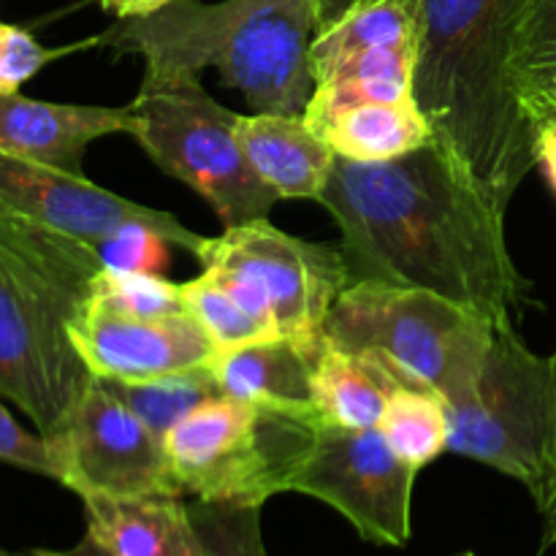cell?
<instances>
[{
	"label": "cell",
	"mask_w": 556,
	"mask_h": 556,
	"mask_svg": "<svg viewBox=\"0 0 556 556\" xmlns=\"http://www.w3.org/2000/svg\"><path fill=\"white\" fill-rule=\"evenodd\" d=\"M497 326L432 291L389 282H351L331 307L324 340L389 358L410 383L445 405L459 400L481 369Z\"/></svg>",
	"instance_id": "4"
},
{
	"label": "cell",
	"mask_w": 556,
	"mask_h": 556,
	"mask_svg": "<svg viewBox=\"0 0 556 556\" xmlns=\"http://www.w3.org/2000/svg\"><path fill=\"white\" fill-rule=\"evenodd\" d=\"M318 351L320 348L313 351L286 337H269V340L250 342L233 351L215 353L210 358V367L220 383L223 396L324 427L313 402V372Z\"/></svg>",
	"instance_id": "15"
},
{
	"label": "cell",
	"mask_w": 556,
	"mask_h": 556,
	"mask_svg": "<svg viewBox=\"0 0 556 556\" xmlns=\"http://www.w3.org/2000/svg\"><path fill=\"white\" fill-rule=\"evenodd\" d=\"M510 76L532 128L556 123V0H514Z\"/></svg>",
	"instance_id": "21"
},
{
	"label": "cell",
	"mask_w": 556,
	"mask_h": 556,
	"mask_svg": "<svg viewBox=\"0 0 556 556\" xmlns=\"http://www.w3.org/2000/svg\"><path fill=\"white\" fill-rule=\"evenodd\" d=\"M0 556H9V554H0Z\"/></svg>",
	"instance_id": "37"
},
{
	"label": "cell",
	"mask_w": 556,
	"mask_h": 556,
	"mask_svg": "<svg viewBox=\"0 0 556 556\" xmlns=\"http://www.w3.org/2000/svg\"><path fill=\"white\" fill-rule=\"evenodd\" d=\"M462 556H476V554H462Z\"/></svg>",
	"instance_id": "36"
},
{
	"label": "cell",
	"mask_w": 556,
	"mask_h": 556,
	"mask_svg": "<svg viewBox=\"0 0 556 556\" xmlns=\"http://www.w3.org/2000/svg\"><path fill=\"white\" fill-rule=\"evenodd\" d=\"M237 139L253 172L277 199L320 201L337 152L304 123V117L239 114Z\"/></svg>",
	"instance_id": "16"
},
{
	"label": "cell",
	"mask_w": 556,
	"mask_h": 556,
	"mask_svg": "<svg viewBox=\"0 0 556 556\" xmlns=\"http://www.w3.org/2000/svg\"><path fill=\"white\" fill-rule=\"evenodd\" d=\"M128 106L125 134L152 163L201 195L223 228L264 220L277 195L261 182L237 139V112L220 106L199 76H147Z\"/></svg>",
	"instance_id": "5"
},
{
	"label": "cell",
	"mask_w": 556,
	"mask_h": 556,
	"mask_svg": "<svg viewBox=\"0 0 556 556\" xmlns=\"http://www.w3.org/2000/svg\"><path fill=\"white\" fill-rule=\"evenodd\" d=\"M25 556H114V554H109L106 548H103L101 543H98L96 538H92L90 532H87V535L81 538V541L76 543V546L65 548V552H30V554H25Z\"/></svg>",
	"instance_id": "34"
},
{
	"label": "cell",
	"mask_w": 556,
	"mask_h": 556,
	"mask_svg": "<svg viewBox=\"0 0 556 556\" xmlns=\"http://www.w3.org/2000/svg\"><path fill=\"white\" fill-rule=\"evenodd\" d=\"M114 396L161 440L204 402L223 396L210 362L150 380H103Z\"/></svg>",
	"instance_id": "23"
},
{
	"label": "cell",
	"mask_w": 556,
	"mask_h": 556,
	"mask_svg": "<svg viewBox=\"0 0 556 556\" xmlns=\"http://www.w3.org/2000/svg\"><path fill=\"white\" fill-rule=\"evenodd\" d=\"M416 472V467L394 454L380 429L324 424L307 459L293 476L291 492L331 505L364 541L400 548L413 535Z\"/></svg>",
	"instance_id": "11"
},
{
	"label": "cell",
	"mask_w": 556,
	"mask_h": 556,
	"mask_svg": "<svg viewBox=\"0 0 556 556\" xmlns=\"http://www.w3.org/2000/svg\"><path fill=\"white\" fill-rule=\"evenodd\" d=\"M0 462L11 467H22L27 472H36V476L52 478V481L58 476L47 438L22 429L14 421V416L5 410L3 396H0Z\"/></svg>",
	"instance_id": "30"
},
{
	"label": "cell",
	"mask_w": 556,
	"mask_h": 556,
	"mask_svg": "<svg viewBox=\"0 0 556 556\" xmlns=\"http://www.w3.org/2000/svg\"><path fill=\"white\" fill-rule=\"evenodd\" d=\"M199 264L215 271L271 334L313 351L324 340L331 307L351 286L340 244L291 237L266 217L223 228L220 237L206 239Z\"/></svg>",
	"instance_id": "7"
},
{
	"label": "cell",
	"mask_w": 556,
	"mask_h": 556,
	"mask_svg": "<svg viewBox=\"0 0 556 556\" xmlns=\"http://www.w3.org/2000/svg\"><path fill=\"white\" fill-rule=\"evenodd\" d=\"M128 106L49 103L22 92L0 96V152L85 177L87 147L109 134H125Z\"/></svg>",
	"instance_id": "14"
},
{
	"label": "cell",
	"mask_w": 556,
	"mask_h": 556,
	"mask_svg": "<svg viewBox=\"0 0 556 556\" xmlns=\"http://www.w3.org/2000/svg\"><path fill=\"white\" fill-rule=\"evenodd\" d=\"M182 296L185 309L206 331V337L215 345V353L233 351V348L275 337L242 307V302L233 296L231 288L215 271L204 269L201 277L182 282Z\"/></svg>",
	"instance_id": "25"
},
{
	"label": "cell",
	"mask_w": 556,
	"mask_h": 556,
	"mask_svg": "<svg viewBox=\"0 0 556 556\" xmlns=\"http://www.w3.org/2000/svg\"><path fill=\"white\" fill-rule=\"evenodd\" d=\"M362 3V0H318V9H320V27L331 25L334 20H340L351 5Z\"/></svg>",
	"instance_id": "35"
},
{
	"label": "cell",
	"mask_w": 556,
	"mask_h": 556,
	"mask_svg": "<svg viewBox=\"0 0 556 556\" xmlns=\"http://www.w3.org/2000/svg\"><path fill=\"white\" fill-rule=\"evenodd\" d=\"M54 481L81 497H182L166 440L139 421L101 378L87 380L63 427L47 438Z\"/></svg>",
	"instance_id": "10"
},
{
	"label": "cell",
	"mask_w": 556,
	"mask_h": 556,
	"mask_svg": "<svg viewBox=\"0 0 556 556\" xmlns=\"http://www.w3.org/2000/svg\"><path fill=\"white\" fill-rule=\"evenodd\" d=\"M76 353L101 380H150L199 367L215 356V345L190 315L134 318L101 307H81L68 320Z\"/></svg>",
	"instance_id": "13"
},
{
	"label": "cell",
	"mask_w": 556,
	"mask_h": 556,
	"mask_svg": "<svg viewBox=\"0 0 556 556\" xmlns=\"http://www.w3.org/2000/svg\"><path fill=\"white\" fill-rule=\"evenodd\" d=\"M416 9L413 0H362L351 5L340 20L320 27L309 47L313 79L353 52L375 47L416 43Z\"/></svg>",
	"instance_id": "22"
},
{
	"label": "cell",
	"mask_w": 556,
	"mask_h": 556,
	"mask_svg": "<svg viewBox=\"0 0 556 556\" xmlns=\"http://www.w3.org/2000/svg\"><path fill=\"white\" fill-rule=\"evenodd\" d=\"M402 386L416 383L380 353L345 351L320 340L313 372V402L320 421L329 427L378 429L391 394Z\"/></svg>",
	"instance_id": "18"
},
{
	"label": "cell",
	"mask_w": 556,
	"mask_h": 556,
	"mask_svg": "<svg viewBox=\"0 0 556 556\" xmlns=\"http://www.w3.org/2000/svg\"><path fill=\"white\" fill-rule=\"evenodd\" d=\"M304 123L348 161L380 163L407 155L427 141L432 130L416 101H362L331 112H304Z\"/></svg>",
	"instance_id": "20"
},
{
	"label": "cell",
	"mask_w": 556,
	"mask_h": 556,
	"mask_svg": "<svg viewBox=\"0 0 556 556\" xmlns=\"http://www.w3.org/2000/svg\"><path fill=\"white\" fill-rule=\"evenodd\" d=\"M413 101L434 144L505 215L538 166V130L510 76L514 0H413Z\"/></svg>",
	"instance_id": "2"
},
{
	"label": "cell",
	"mask_w": 556,
	"mask_h": 556,
	"mask_svg": "<svg viewBox=\"0 0 556 556\" xmlns=\"http://www.w3.org/2000/svg\"><path fill=\"white\" fill-rule=\"evenodd\" d=\"M172 3H177V0H101L103 9L112 11L117 20H123V16L155 14V11L166 9V5Z\"/></svg>",
	"instance_id": "33"
},
{
	"label": "cell",
	"mask_w": 556,
	"mask_h": 556,
	"mask_svg": "<svg viewBox=\"0 0 556 556\" xmlns=\"http://www.w3.org/2000/svg\"><path fill=\"white\" fill-rule=\"evenodd\" d=\"M85 307L112 309L134 318H174L188 315L182 286L163 280L155 271L103 269Z\"/></svg>",
	"instance_id": "26"
},
{
	"label": "cell",
	"mask_w": 556,
	"mask_h": 556,
	"mask_svg": "<svg viewBox=\"0 0 556 556\" xmlns=\"http://www.w3.org/2000/svg\"><path fill=\"white\" fill-rule=\"evenodd\" d=\"M0 250L52 293L68 320L85 307L98 275L106 269L92 242L54 231L3 206H0Z\"/></svg>",
	"instance_id": "17"
},
{
	"label": "cell",
	"mask_w": 556,
	"mask_h": 556,
	"mask_svg": "<svg viewBox=\"0 0 556 556\" xmlns=\"http://www.w3.org/2000/svg\"><path fill=\"white\" fill-rule=\"evenodd\" d=\"M261 508L264 505L204 503L188 505L201 556H266L261 538Z\"/></svg>",
	"instance_id": "27"
},
{
	"label": "cell",
	"mask_w": 556,
	"mask_h": 556,
	"mask_svg": "<svg viewBox=\"0 0 556 556\" xmlns=\"http://www.w3.org/2000/svg\"><path fill=\"white\" fill-rule=\"evenodd\" d=\"M320 204L340 226L351 282L432 291L494 326H516L530 304L505 215L434 141L380 163L334 155Z\"/></svg>",
	"instance_id": "1"
},
{
	"label": "cell",
	"mask_w": 556,
	"mask_h": 556,
	"mask_svg": "<svg viewBox=\"0 0 556 556\" xmlns=\"http://www.w3.org/2000/svg\"><path fill=\"white\" fill-rule=\"evenodd\" d=\"M535 155H538V166L546 172L548 182H552L556 190V123H548L543 125V128H538Z\"/></svg>",
	"instance_id": "32"
},
{
	"label": "cell",
	"mask_w": 556,
	"mask_h": 556,
	"mask_svg": "<svg viewBox=\"0 0 556 556\" xmlns=\"http://www.w3.org/2000/svg\"><path fill=\"white\" fill-rule=\"evenodd\" d=\"M87 532L114 556H201L182 497H81Z\"/></svg>",
	"instance_id": "19"
},
{
	"label": "cell",
	"mask_w": 556,
	"mask_h": 556,
	"mask_svg": "<svg viewBox=\"0 0 556 556\" xmlns=\"http://www.w3.org/2000/svg\"><path fill=\"white\" fill-rule=\"evenodd\" d=\"M535 505L543 516L541 554H546L556 546V351L552 356V438H548L546 476H543V489L535 497Z\"/></svg>",
	"instance_id": "31"
},
{
	"label": "cell",
	"mask_w": 556,
	"mask_h": 556,
	"mask_svg": "<svg viewBox=\"0 0 556 556\" xmlns=\"http://www.w3.org/2000/svg\"><path fill=\"white\" fill-rule=\"evenodd\" d=\"M378 429L400 459L421 470L448 451V405L434 391L402 386L391 394Z\"/></svg>",
	"instance_id": "24"
},
{
	"label": "cell",
	"mask_w": 556,
	"mask_h": 556,
	"mask_svg": "<svg viewBox=\"0 0 556 556\" xmlns=\"http://www.w3.org/2000/svg\"><path fill=\"white\" fill-rule=\"evenodd\" d=\"M318 429L286 413L217 396L166 434V451L179 486L193 500L264 505L291 492Z\"/></svg>",
	"instance_id": "6"
},
{
	"label": "cell",
	"mask_w": 556,
	"mask_h": 556,
	"mask_svg": "<svg viewBox=\"0 0 556 556\" xmlns=\"http://www.w3.org/2000/svg\"><path fill=\"white\" fill-rule=\"evenodd\" d=\"M0 206L92 244L130 226L152 228L157 237L195 258L206 244V237L185 228L172 212L150 210L123 195H114L112 190L90 182L87 177L3 152H0Z\"/></svg>",
	"instance_id": "12"
},
{
	"label": "cell",
	"mask_w": 556,
	"mask_h": 556,
	"mask_svg": "<svg viewBox=\"0 0 556 556\" xmlns=\"http://www.w3.org/2000/svg\"><path fill=\"white\" fill-rule=\"evenodd\" d=\"M90 378L68 337L63 307L0 250V396L49 438L71 416Z\"/></svg>",
	"instance_id": "9"
},
{
	"label": "cell",
	"mask_w": 556,
	"mask_h": 556,
	"mask_svg": "<svg viewBox=\"0 0 556 556\" xmlns=\"http://www.w3.org/2000/svg\"><path fill=\"white\" fill-rule=\"evenodd\" d=\"M552 438V356L521 342L516 326H497L481 369L448 402V451L516 478L538 497Z\"/></svg>",
	"instance_id": "8"
},
{
	"label": "cell",
	"mask_w": 556,
	"mask_h": 556,
	"mask_svg": "<svg viewBox=\"0 0 556 556\" xmlns=\"http://www.w3.org/2000/svg\"><path fill=\"white\" fill-rule=\"evenodd\" d=\"M166 239L147 226H130L96 242L103 264L123 271H155L163 264Z\"/></svg>",
	"instance_id": "29"
},
{
	"label": "cell",
	"mask_w": 556,
	"mask_h": 556,
	"mask_svg": "<svg viewBox=\"0 0 556 556\" xmlns=\"http://www.w3.org/2000/svg\"><path fill=\"white\" fill-rule=\"evenodd\" d=\"M318 0H177L147 16H123L98 47L144 58L147 76H199L215 68L264 114L302 117L315 92L309 47Z\"/></svg>",
	"instance_id": "3"
},
{
	"label": "cell",
	"mask_w": 556,
	"mask_h": 556,
	"mask_svg": "<svg viewBox=\"0 0 556 556\" xmlns=\"http://www.w3.org/2000/svg\"><path fill=\"white\" fill-rule=\"evenodd\" d=\"M87 47H98V38L74 43V47L47 49L41 47V43L36 41V36L27 33L25 27L0 20V96L20 92V87L25 85V81H30L43 65L63 58V54Z\"/></svg>",
	"instance_id": "28"
}]
</instances>
